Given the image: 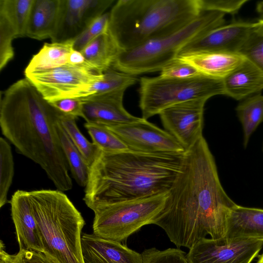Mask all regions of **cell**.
Listing matches in <instances>:
<instances>
[{
    "mask_svg": "<svg viewBox=\"0 0 263 263\" xmlns=\"http://www.w3.org/2000/svg\"><path fill=\"white\" fill-rule=\"evenodd\" d=\"M236 204L221 184L216 165L202 136L183 155L180 171L152 224L177 248L189 249L209 235L223 241L227 219Z\"/></svg>",
    "mask_w": 263,
    "mask_h": 263,
    "instance_id": "cell-1",
    "label": "cell"
},
{
    "mask_svg": "<svg viewBox=\"0 0 263 263\" xmlns=\"http://www.w3.org/2000/svg\"><path fill=\"white\" fill-rule=\"evenodd\" d=\"M60 114L26 78L1 92L3 136L43 168L57 190L64 192L73 185L57 129Z\"/></svg>",
    "mask_w": 263,
    "mask_h": 263,
    "instance_id": "cell-2",
    "label": "cell"
},
{
    "mask_svg": "<svg viewBox=\"0 0 263 263\" xmlns=\"http://www.w3.org/2000/svg\"><path fill=\"white\" fill-rule=\"evenodd\" d=\"M183 155L101 151L89 167L83 200L91 209L168 192L180 171Z\"/></svg>",
    "mask_w": 263,
    "mask_h": 263,
    "instance_id": "cell-3",
    "label": "cell"
},
{
    "mask_svg": "<svg viewBox=\"0 0 263 263\" xmlns=\"http://www.w3.org/2000/svg\"><path fill=\"white\" fill-rule=\"evenodd\" d=\"M200 0H119L108 32L122 50L175 32L198 17Z\"/></svg>",
    "mask_w": 263,
    "mask_h": 263,
    "instance_id": "cell-4",
    "label": "cell"
},
{
    "mask_svg": "<svg viewBox=\"0 0 263 263\" xmlns=\"http://www.w3.org/2000/svg\"><path fill=\"white\" fill-rule=\"evenodd\" d=\"M46 256L54 263H84L81 213L67 196L58 190L28 191Z\"/></svg>",
    "mask_w": 263,
    "mask_h": 263,
    "instance_id": "cell-5",
    "label": "cell"
},
{
    "mask_svg": "<svg viewBox=\"0 0 263 263\" xmlns=\"http://www.w3.org/2000/svg\"><path fill=\"white\" fill-rule=\"evenodd\" d=\"M224 15L217 11H203L174 33L149 40L130 49L121 50L111 67L135 76L161 71L178 57L188 43L223 25Z\"/></svg>",
    "mask_w": 263,
    "mask_h": 263,
    "instance_id": "cell-6",
    "label": "cell"
},
{
    "mask_svg": "<svg viewBox=\"0 0 263 263\" xmlns=\"http://www.w3.org/2000/svg\"><path fill=\"white\" fill-rule=\"evenodd\" d=\"M168 195V191L94 206L91 209L94 213L93 234L124 243L142 227L152 224L163 209Z\"/></svg>",
    "mask_w": 263,
    "mask_h": 263,
    "instance_id": "cell-7",
    "label": "cell"
},
{
    "mask_svg": "<svg viewBox=\"0 0 263 263\" xmlns=\"http://www.w3.org/2000/svg\"><path fill=\"white\" fill-rule=\"evenodd\" d=\"M139 82V107L145 120L180 103L225 95L223 79L202 74L184 79L142 77Z\"/></svg>",
    "mask_w": 263,
    "mask_h": 263,
    "instance_id": "cell-8",
    "label": "cell"
},
{
    "mask_svg": "<svg viewBox=\"0 0 263 263\" xmlns=\"http://www.w3.org/2000/svg\"><path fill=\"white\" fill-rule=\"evenodd\" d=\"M26 78L48 102L82 98L103 73L70 64L43 71L25 73Z\"/></svg>",
    "mask_w": 263,
    "mask_h": 263,
    "instance_id": "cell-9",
    "label": "cell"
},
{
    "mask_svg": "<svg viewBox=\"0 0 263 263\" xmlns=\"http://www.w3.org/2000/svg\"><path fill=\"white\" fill-rule=\"evenodd\" d=\"M107 127L132 151L170 154L185 152L184 148L167 131L142 118L136 121Z\"/></svg>",
    "mask_w": 263,
    "mask_h": 263,
    "instance_id": "cell-10",
    "label": "cell"
},
{
    "mask_svg": "<svg viewBox=\"0 0 263 263\" xmlns=\"http://www.w3.org/2000/svg\"><path fill=\"white\" fill-rule=\"evenodd\" d=\"M115 2L114 0H60L52 43L74 41Z\"/></svg>",
    "mask_w": 263,
    "mask_h": 263,
    "instance_id": "cell-11",
    "label": "cell"
},
{
    "mask_svg": "<svg viewBox=\"0 0 263 263\" xmlns=\"http://www.w3.org/2000/svg\"><path fill=\"white\" fill-rule=\"evenodd\" d=\"M263 247V239H246L226 242L200 240L186 253L190 263H251Z\"/></svg>",
    "mask_w": 263,
    "mask_h": 263,
    "instance_id": "cell-12",
    "label": "cell"
},
{
    "mask_svg": "<svg viewBox=\"0 0 263 263\" xmlns=\"http://www.w3.org/2000/svg\"><path fill=\"white\" fill-rule=\"evenodd\" d=\"M207 100L195 99L165 108L159 114L165 130L185 151L203 136L204 107Z\"/></svg>",
    "mask_w": 263,
    "mask_h": 263,
    "instance_id": "cell-13",
    "label": "cell"
},
{
    "mask_svg": "<svg viewBox=\"0 0 263 263\" xmlns=\"http://www.w3.org/2000/svg\"><path fill=\"white\" fill-rule=\"evenodd\" d=\"M254 28L255 23L246 22L223 25L188 43L179 55L202 51L238 53Z\"/></svg>",
    "mask_w": 263,
    "mask_h": 263,
    "instance_id": "cell-14",
    "label": "cell"
},
{
    "mask_svg": "<svg viewBox=\"0 0 263 263\" xmlns=\"http://www.w3.org/2000/svg\"><path fill=\"white\" fill-rule=\"evenodd\" d=\"M125 91L80 98L82 101V118L86 122L110 126L137 121L124 107Z\"/></svg>",
    "mask_w": 263,
    "mask_h": 263,
    "instance_id": "cell-15",
    "label": "cell"
},
{
    "mask_svg": "<svg viewBox=\"0 0 263 263\" xmlns=\"http://www.w3.org/2000/svg\"><path fill=\"white\" fill-rule=\"evenodd\" d=\"M19 250L43 253V246L30 203L28 191L17 190L9 201Z\"/></svg>",
    "mask_w": 263,
    "mask_h": 263,
    "instance_id": "cell-16",
    "label": "cell"
},
{
    "mask_svg": "<svg viewBox=\"0 0 263 263\" xmlns=\"http://www.w3.org/2000/svg\"><path fill=\"white\" fill-rule=\"evenodd\" d=\"M81 251L84 263H143L141 253L94 234L82 235Z\"/></svg>",
    "mask_w": 263,
    "mask_h": 263,
    "instance_id": "cell-17",
    "label": "cell"
},
{
    "mask_svg": "<svg viewBox=\"0 0 263 263\" xmlns=\"http://www.w3.org/2000/svg\"><path fill=\"white\" fill-rule=\"evenodd\" d=\"M246 239H263V209L236 204L228 216L223 241L231 242Z\"/></svg>",
    "mask_w": 263,
    "mask_h": 263,
    "instance_id": "cell-18",
    "label": "cell"
},
{
    "mask_svg": "<svg viewBox=\"0 0 263 263\" xmlns=\"http://www.w3.org/2000/svg\"><path fill=\"white\" fill-rule=\"evenodd\" d=\"M181 60L196 68L203 75L223 79L244 61L239 53L202 51L179 55Z\"/></svg>",
    "mask_w": 263,
    "mask_h": 263,
    "instance_id": "cell-19",
    "label": "cell"
},
{
    "mask_svg": "<svg viewBox=\"0 0 263 263\" xmlns=\"http://www.w3.org/2000/svg\"><path fill=\"white\" fill-rule=\"evenodd\" d=\"M223 81L225 95L236 100H244L263 90V72L246 59Z\"/></svg>",
    "mask_w": 263,
    "mask_h": 263,
    "instance_id": "cell-20",
    "label": "cell"
},
{
    "mask_svg": "<svg viewBox=\"0 0 263 263\" xmlns=\"http://www.w3.org/2000/svg\"><path fill=\"white\" fill-rule=\"evenodd\" d=\"M60 0H33L25 36L42 40L51 38L59 16Z\"/></svg>",
    "mask_w": 263,
    "mask_h": 263,
    "instance_id": "cell-21",
    "label": "cell"
},
{
    "mask_svg": "<svg viewBox=\"0 0 263 263\" xmlns=\"http://www.w3.org/2000/svg\"><path fill=\"white\" fill-rule=\"evenodd\" d=\"M121 50L108 31L95 38L81 52L94 70L103 73L112 67Z\"/></svg>",
    "mask_w": 263,
    "mask_h": 263,
    "instance_id": "cell-22",
    "label": "cell"
},
{
    "mask_svg": "<svg viewBox=\"0 0 263 263\" xmlns=\"http://www.w3.org/2000/svg\"><path fill=\"white\" fill-rule=\"evenodd\" d=\"M73 49V41L45 43L34 55L24 71V74L43 71L68 64L70 53Z\"/></svg>",
    "mask_w": 263,
    "mask_h": 263,
    "instance_id": "cell-23",
    "label": "cell"
},
{
    "mask_svg": "<svg viewBox=\"0 0 263 263\" xmlns=\"http://www.w3.org/2000/svg\"><path fill=\"white\" fill-rule=\"evenodd\" d=\"M243 133V146L246 147L251 136L263 121V95L260 93L250 96L236 107Z\"/></svg>",
    "mask_w": 263,
    "mask_h": 263,
    "instance_id": "cell-24",
    "label": "cell"
},
{
    "mask_svg": "<svg viewBox=\"0 0 263 263\" xmlns=\"http://www.w3.org/2000/svg\"><path fill=\"white\" fill-rule=\"evenodd\" d=\"M57 129L62 148L72 176L78 184L85 187L88 181L89 166L62 127L59 120Z\"/></svg>",
    "mask_w": 263,
    "mask_h": 263,
    "instance_id": "cell-25",
    "label": "cell"
},
{
    "mask_svg": "<svg viewBox=\"0 0 263 263\" xmlns=\"http://www.w3.org/2000/svg\"><path fill=\"white\" fill-rule=\"evenodd\" d=\"M138 81L139 80L136 76L121 72L111 67L103 72L102 79L91 86L81 98L125 91L128 87Z\"/></svg>",
    "mask_w": 263,
    "mask_h": 263,
    "instance_id": "cell-26",
    "label": "cell"
},
{
    "mask_svg": "<svg viewBox=\"0 0 263 263\" xmlns=\"http://www.w3.org/2000/svg\"><path fill=\"white\" fill-rule=\"evenodd\" d=\"M33 2V0H0V15L11 24L17 37L25 36Z\"/></svg>",
    "mask_w": 263,
    "mask_h": 263,
    "instance_id": "cell-27",
    "label": "cell"
},
{
    "mask_svg": "<svg viewBox=\"0 0 263 263\" xmlns=\"http://www.w3.org/2000/svg\"><path fill=\"white\" fill-rule=\"evenodd\" d=\"M76 120L74 117L61 114L59 117L61 126L90 167L101 150L83 135L77 125Z\"/></svg>",
    "mask_w": 263,
    "mask_h": 263,
    "instance_id": "cell-28",
    "label": "cell"
},
{
    "mask_svg": "<svg viewBox=\"0 0 263 263\" xmlns=\"http://www.w3.org/2000/svg\"><path fill=\"white\" fill-rule=\"evenodd\" d=\"M84 125L92 139V142L102 151L116 153L128 149L120 138L108 127L87 122H85Z\"/></svg>",
    "mask_w": 263,
    "mask_h": 263,
    "instance_id": "cell-29",
    "label": "cell"
},
{
    "mask_svg": "<svg viewBox=\"0 0 263 263\" xmlns=\"http://www.w3.org/2000/svg\"><path fill=\"white\" fill-rule=\"evenodd\" d=\"M0 208L7 202L8 194L14 176V161L11 147L7 141L0 138Z\"/></svg>",
    "mask_w": 263,
    "mask_h": 263,
    "instance_id": "cell-30",
    "label": "cell"
},
{
    "mask_svg": "<svg viewBox=\"0 0 263 263\" xmlns=\"http://www.w3.org/2000/svg\"><path fill=\"white\" fill-rule=\"evenodd\" d=\"M141 254L143 263H190L186 253L178 248L159 250L153 247L145 249Z\"/></svg>",
    "mask_w": 263,
    "mask_h": 263,
    "instance_id": "cell-31",
    "label": "cell"
},
{
    "mask_svg": "<svg viewBox=\"0 0 263 263\" xmlns=\"http://www.w3.org/2000/svg\"><path fill=\"white\" fill-rule=\"evenodd\" d=\"M238 53L263 72V34L254 29L240 48Z\"/></svg>",
    "mask_w": 263,
    "mask_h": 263,
    "instance_id": "cell-32",
    "label": "cell"
},
{
    "mask_svg": "<svg viewBox=\"0 0 263 263\" xmlns=\"http://www.w3.org/2000/svg\"><path fill=\"white\" fill-rule=\"evenodd\" d=\"M17 34L8 21L0 15V70L13 58L12 41Z\"/></svg>",
    "mask_w": 263,
    "mask_h": 263,
    "instance_id": "cell-33",
    "label": "cell"
},
{
    "mask_svg": "<svg viewBox=\"0 0 263 263\" xmlns=\"http://www.w3.org/2000/svg\"><path fill=\"white\" fill-rule=\"evenodd\" d=\"M109 12L96 18L89 27L73 41V49L81 51L89 43L99 35L108 32Z\"/></svg>",
    "mask_w": 263,
    "mask_h": 263,
    "instance_id": "cell-34",
    "label": "cell"
},
{
    "mask_svg": "<svg viewBox=\"0 0 263 263\" xmlns=\"http://www.w3.org/2000/svg\"><path fill=\"white\" fill-rule=\"evenodd\" d=\"M200 74L196 68L177 57L161 70L160 76L167 78L184 79Z\"/></svg>",
    "mask_w": 263,
    "mask_h": 263,
    "instance_id": "cell-35",
    "label": "cell"
},
{
    "mask_svg": "<svg viewBox=\"0 0 263 263\" xmlns=\"http://www.w3.org/2000/svg\"><path fill=\"white\" fill-rule=\"evenodd\" d=\"M247 0H200L202 11H217L234 14L238 12Z\"/></svg>",
    "mask_w": 263,
    "mask_h": 263,
    "instance_id": "cell-36",
    "label": "cell"
},
{
    "mask_svg": "<svg viewBox=\"0 0 263 263\" xmlns=\"http://www.w3.org/2000/svg\"><path fill=\"white\" fill-rule=\"evenodd\" d=\"M49 102L61 114L76 119L83 117V102L80 98H64Z\"/></svg>",
    "mask_w": 263,
    "mask_h": 263,
    "instance_id": "cell-37",
    "label": "cell"
},
{
    "mask_svg": "<svg viewBox=\"0 0 263 263\" xmlns=\"http://www.w3.org/2000/svg\"><path fill=\"white\" fill-rule=\"evenodd\" d=\"M14 263H54L43 253L19 250L14 255Z\"/></svg>",
    "mask_w": 263,
    "mask_h": 263,
    "instance_id": "cell-38",
    "label": "cell"
},
{
    "mask_svg": "<svg viewBox=\"0 0 263 263\" xmlns=\"http://www.w3.org/2000/svg\"><path fill=\"white\" fill-rule=\"evenodd\" d=\"M68 64L71 65L96 71L86 61L81 51H79L74 49H73L70 53L68 59Z\"/></svg>",
    "mask_w": 263,
    "mask_h": 263,
    "instance_id": "cell-39",
    "label": "cell"
},
{
    "mask_svg": "<svg viewBox=\"0 0 263 263\" xmlns=\"http://www.w3.org/2000/svg\"><path fill=\"white\" fill-rule=\"evenodd\" d=\"M14 255L8 254L2 240L0 242V263H14Z\"/></svg>",
    "mask_w": 263,
    "mask_h": 263,
    "instance_id": "cell-40",
    "label": "cell"
},
{
    "mask_svg": "<svg viewBox=\"0 0 263 263\" xmlns=\"http://www.w3.org/2000/svg\"><path fill=\"white\" fill-rule=\"evenodd\" d=\"M255 30L263 34V18H259L255 22Z\"/></svg>",
    "mask_w": 263,
    "mask_h": 263,
    "instance_id": "cell-41",
    "label": "cell"
},
{
    "mask_svg": "<svg viewBox=\"0 0 263 263\" xmlns=\"http://www.w3.org/2000/svg\"><path fill=\"white\" fill-rule=\"evenodd\" d=\"M256 11L263 18V1L259 2L257 3L256 7Z\"/></svg>",
    "mask_w": 263,
    "mask_h": 263,
    "instance_id": "cell-42",
    "label": "cell"
},
{
    "mask_svg": "<svg viewBox=\"0 0 263 263\" xmlns=\"http://www.w3.org/2000/svg\"><path fill=\"white\" fill-rule=\"evenodd\" d=\"M257 263H263V253L260 255Z\"/></svg>",
    "mask_w": 263,
    "mask_h": 263,
    "instance_id": "cell-43",
    "label": "cell"
}]
</instances>
